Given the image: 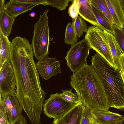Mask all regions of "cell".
Here are the masks:
<instances>
[{
  "label": "cell",
  "mask_w": 124,
  "mask_h": 124,
  "mask_svg": "<svg viewBox=\"0 0 124 124\" xmlns=\"http://www.w3.org/2000/svg\"><path fill=\"white\" fill-rule=\"evenodd\" d=\"M16 80L12 63L5 62L0 69V95L16 96Z\"/></svg>",
  "instance_id": "obj_8"
},
{
  "label": "cell",
  "mask_w": 124,
  "mask_h": 124,
  "mask_svg": "<svg viewBox=\"0 0 124 124\" xmlns=\"http://www.w3.org/2000/svg\"><path fill=\"white\" fill-rule=\"evenodd\" d=\"M91 48L85 38L71 46L65 59L68 66L74 73L87 64L86 59Z\"/></svg>",
  "instance_id": "obj_6"
},
{
  "label": "cell",
  "mask_w": 124,
  "mask_h": 124,
  "mask_svg": "<svg viewBox=\"0 0 124 124\" xmlns=\"http://www.w3.org/2000/svg\"><path fill=\"white\" fill-rule=\"evenodd\" d=\"M72 90L63 91L62 93H59V95L66 101L73 104H77L80 101L77 93H73Z\"/></svg>",
  "instance_id": "obj_25"
},
{
  "label": "cell",
  "mask_w": 124,
  "mask_h": 124,
  "mask_svg": "<svg viewBox=\"0 0 124 124\" xmlns=\"http://www.w3.org/2000/svg\"><path fill=\"white\" fill-rule=\"evenodd\" d=\"M79 0H72V4L68 9V14L73 21H75L78 16L80 7Z\"/></svg>",
  "instance_id": "obj_26"
},
{
  "label": "cell",
  "mask_w": 124,
  "mask_h": 124,
  "mask_svg": "<svg viewBox=\"0 0 124 124\" xmlns=\"http://www.w3.org/2000/svg\"><path fill=\"white\" fill-rule=\"evenodd\" d=\"M123 11L124 13V0H119Z\"/></svg>",
  "instance_id": "obj_32"
},
{
  "label": "cell",
  "mask_w": 124,
  "mask_h": 124,
  "mask_svg": "<svg viewBox=\"0 0 124 124\" xmlns=\"http://www.w3.org/2000/svg\"><path fill=\"white\" fill-rule=\"evenodd\" d=\"M70 84L80 101L92 110L108 111L110 107L105 89L92 64L85 65L71 76Z\"/></svg>",
  "instance_id": "obj_2"
},
{
  "label": "cell",
  "mask_w": 124,
  "mask_h": 124,
  "mask_svg": "<svg viewBox=\"0 0 124 124\" xmlns=\"http://www.w3.org/2000/svg\"><path fill=\"white\" fill-rule=\"evenodd\" d=\"M124 85V70H121L119 71Z\"/></svg>",
  "instance_id": "obj_31"
},
{
  "label": "cell",
  "mask_w": 124,
  "mask_h": 124,
  "mask_svg": "<svg viewBox=\"0 0 124 124\" xmlns=\"http://www.w3.org/2000/svg\"><path fill=\"white\" fill-rule=\"evenodd\" d=\"M119 71L121 70H124V53H122L119 58Z\"/></svg>",
  "instance_id": "obj_30"
},
{
  "label": "cell",
  "mask_w": 124,
  "mask_h": 124,
  "mask_svg": "<svg viewBox=\"0 0 124 124\" xmlns=\"http://www.w3.org/2000/svg\"><path fill=\"white\" fill-rule=\"evenodd\" d=\"M22 2L30 3L38 5H41L44 6L49 5L48 0H18Z\"/></svg>",
  "instance_id": "obj_29"
},
{
  "label": "cell",
  "mask_w": 124,
  "mask_h": 124,
  "mask_svg": "<svg viewBox=\"0 0 124 124\" xmlns=\"http://www.w3.org/2000/svg\"><path fill=\"white\" fill-rule=\"evenodd\" d=\"M0 124H11L9 122L6 110L2 102L0 100Z\"/></svg>",
  "instance_id": "obj_28"
},
{
  "label": "cell",
  "mask_w": 124,
  "mask_h": 124,
  "mask_svg": "<svg viewBox=\"0 0 124 124\" xmlns=\"http://www.w3.org/2000/svg\"><path fill=\"white\" fill-rule=\"evenodd\" d=\"M114 25L124 29V13L119 0H106Z\"/></svg>",
  "instance_id": "obj_16"
},
{
  "label": "cell",
  "mask_w": 124,
  "mask_h": 124,
  "mask_svg": "<svg viewBox=\"0 0 124 124\" xmlns=\"http://www.w3.org/2000/svg\"><path fill=\"white\" fill-rule=\"evenodd\" d=\"M114 31L113 34L115 37L122 53H124V30L116 25L113 24Z\"/></svg>",
  "instance_id": "obj_24"
},
{
  "label": "cell",
  "mask_w": 124,
  "mask_h": 124,
  "mask_svg": "<svg viewBox=\"0 0 124 124\" xmlns=\"http://www.w3.org/2000/svg\"><path fill=\"white\" fill-rule=\"evenodd\" d=\"M0 100L3 103L11 124H15L22 115V108L16 96L0 95Z\"/></svg>",
  "instance_id": "obj_10"
},
{
  "label": "cell",
  "mask_w": 124,
  "mask_h": 124,
  "mask_svg": "<svg viewBox=\"0 0 124 124\" xmlns=\"http://www.w3.org/2000/svg\"><path fill=\"white\" fill-rule=\"evenodd\" d=\"M37 6L20 2L18 0H10L4 4V9L7 14L15 19L19 15L32 10Z\"/></svg>",
  "instance_id": "obj_12"
},
{
  "label": "cell",
  "mask_w": 124,
  "mask_h": 124,
  "mask_svg": "<svg viewBox=\"0 0 124 124\" xmlns=\"http://www.w3.org/2000/svg\"><path fill=\"white\" fill-rule=\"evenodd\" d=\"M80 124H98L92 109L84 105Z\"/></svg>",
  "instance_id": "obj_22"
},
{
  "label": "cell",
  "mask_w": 124,
  "mask_h": 124,
  "mask_svg": "<svg viewBox=\"0 0 124 124\" xmlns=\"http://www.w3.org/2000/svg\"><path fill=\"white\" fill-rule=\"evenodd\" d=\"M34 55L32 45L26 38L13 39L10 61L16 77V96L32 123L40 120L46 94L41 87Z\"/></svg>",
  "instance_id": "obj_1"
},
{
  "label": "cell",
  "mask_w": 124,
  "mask_h": 124,
  "mask_svg": "<svg viewBox=\"0 0 124 124\" xmlns=\"http://www.w3.org/2000/svg\"><path fill=\"white\" fill-rule=\"evenodd\" d=\"M76 104L69 102L61 97L59 93L51 94L43 105V112L48 117L59 119Z\"/></svg>",
  "instance_id": "obj_7"
},
{
  "label": "cell",
  "mask_w": 124,
  "mask_h": 124,
  "mask_svg": "<svg viewBox=\"0 0 124 124\" xmlns=\"http://www.w3.org/2000/svg\"><path fill=\"white\" fill-rule=\"evenodd\" d=\"M91 0H79L78 14L85 20L102 30V27L98 22L93 11Z\"/></svg>",
  "instance_id": "obj_14"
},
{
  "label": "cell",
  "mask_w": 124,
  "mask_h": 124,
  "mask_svg": "<svg viewBox=\"0 0 124 124\" xmlns=\"http://www.w3.org/2000/svg\"><path fill=\"white\" fill-rule=\"evenodd\" d=\"M108 44L115 70H119V58L122 54L115 37L105 30H102Z\"/></svg>",
  "instance_id": "obj_15"
},
{
  "label": "cell",
  "mask_w": 124,
  "mask_h": 124,
  "mask_svg": "<svg viewBox=\"0 0 124 124\" xmlns=\"http://www.w3.org/2000/svg\"><path fill=\"white\" fill-rule=\"evenodd\" d=\"M77 37L73 23H68L66 29L64 43L71 46L74 45L78 42Z\"/></svg>",
  "instance_id": "obj_20"
},
{
  "label": "cell",
  "mask_w": 124,
  "mask_h": 124,
  "mask_svg": "<svg viewBox=\"0 0 124 124\" xmlns=\"http://www.w3.org/2000/svg\"><path fill=\"white\" fill-rule=\"evenodd\" d=\"M5 2L4 0H0V31L8 38L11 33L15 19L4 11V6Z\"/></svg>",
  "instance_id": "obj_17"
},
{
  "label": "cell",
  "mask_w": 124,
  "mask_h": 124,
  "mask_svg": "<svg viewBox=\"0 0 124 124\" xmlns=\"http://www.w3.org/2000/svg\"><path fill=\"white\" fill-rule=\"evenodd\" d=\"M35 13L34 12H33L30 14L29 16H30L31 17H33L35 16Z\"/></svg>",
  "instance_id": "obj_33"
},
{
  "label": "cell",
  "mask_w": 124,
  "mask_h": 124,
  "mask_svg": "<svg viewBox=\"0 0 124 124\" xmlns=\"http://www.w3.org/2000/svg\"></svg>",
  "instance_id": "obj_35"
},
{
  "label": "cell",
  "mask_w": 124,
  "mask_h": 124,
  "mask_svg": "<svg viewBox=\"0 0 124 124\" xmlns=\"http://www.w3.org/2000/svg\"><path fill=\"white\" fill-rule=\"evenodd\" d=\"M98 124H117L124 119V115L108 111L92 110Z\"/></svg>",
  "instance_id": "obj_13"
},
{
  "label": "cell",
  "mask_w": 124,
  "mask_h": 124,
  "mask_svg": "<svg viewBox=\"0 0 124 124\" xmlns=\"http://www.w3.org/2000/svg\"><path fill=\"white\" fill-rule=\"evenodd\" d=\"M117 124H124V119Z\"/></svg>",
  "instance_id": "obj_34"
},
{
  "label": "cell",
  "mask_w": 124,
  "mask_h": 124,
  "mask_svg": "<svg viewBox=\"0 0 124 124\" xmlns=\"http://www.w3.org/2000/svg\"><path fill=\"white\" fill-rule=\"evenodd\" d=\"M72 23L78 37L82 36L84 32H87L88 28L87 25L81 17L78 16L76 20L73 21Z\"/></svg>",
  "instance_id": "obj_23"
},
{
  "label": "cell",
  "mask_w": 124,
  "mask_h": 124,
  "mask_svg": "<svg viewBox=\"0 0 124 124\" xmlns=\"http://www.w3.org/2000/svg\"><path fill=\"white\" fill-rule=\"evenodd\" d=\"M11 43L8 38L0 31V69L5 62L10 60Z\"/></svg>",
  "instance_id": "obj_18"
},
{
  "label": "cell",
  "mask_w": 124,
  "mask_h": 124,
  "mask_svg": "<svg viewBox=\"0 0 124 124\" xmlns=\"http://www.w3.org/2000/svg\"><path fill=\"white\" fill-rule=\"evenodd\" d=\"M83 105L80 101L60 118L54 120L53 124H80Z\"/></svg>",
  "instance_id": "obj_11"
},
{
  "label": "cell",
  "mask_w": 124,
  "mask_h": 124,
  "mask_svg": "<svg viewBox=\"0 0 124 124\" xmlns=\"http://www.w3.org/2000/svg\"><path fill=\"white\" fill-rule=\"evenodd\" d=\"M36 64L39 75L45 80L62 72L59 61H56V58H49L48 55L38 60Z\"/></svg>",
  "instance_id": "obj_9"
},
{
  "label": "cell",
  "mask_w": 124,
  "mask_h": 124,
  "mask_svg": "<svg viewBox=\"0 0 124 124\" xmlns=\"http://www.w3.org/2000/svg\"><path fill=\"white\" fill-rule=\"evenodd\" d=\"M91 61L104 87L110 107L124 111V85L119 70L97 52L92 56Z\"/></svg>",
  "instance_id": "obj_3"
},
{
  "label": "cell",
  "mask_w": 124,
  "mask_h": 124,
  "mask_svg": "<svg viewBox=\"0 0 124 124\" xmlns=\"http://www.w3.org/2000/svg\"><path fill=\"white\" fill-rule=\"evenodd\" d=\"M49 5L61 11L66 9L70 0H48Z\"/></svg>",
  "instance_id": "obj_27"
},
{
  "label": "cell",
  "mask_w": 124,
  "mask_h": 124,
  "mask_svg": "<svg viewBox=\"0 0 124 124\" xmlns=\"http://www.w3.org/2000/svg\"><path fill=\"white\" fill-rule=\"evenodd\" d=\"M49 11L45 10L34 26L31 45L34 56L38 60L49 54L50 36L47 14Z\"/></svg>",
  "instance_id": "obj_4"
},
{
  "label": "cell",
  "mask_w": 124,
  "mask_h": 124,
  "mask_svg": "<svg viewBox=\"0 0 124 124\" xmlns=\"http://www.w3.org/2000/svg\"><path fill=\"white\" fill-rule=\"evenodd\" d=\"M85 38L91 48L103 56L114 67L108 44L101 29L94 26L89 27Z\"/></svg>",
  "instance_id": "obj_5"
},
{
  "label": "cell",
  "mask_w": 124,
  "mask_h": 124,
  "mask_svg": "<svg viewBox=\"0 0 124 124\" xmlns=\"http://www.w3.org/2000/svg\"><path fill=\"white\" fill-rule=\"evenodd\" d=\"M92 7L97 20L102 27V30H105L113 34L114 31L113 24L98 8L92 5Z\"/></svg>",
  "instance_id": "obj_19"
},
{
  "label": "cell",
  "mask_w": 124,
  "mask_h": 124,
  "mask_svg": "<svg viewBox=\"0 0 124 124\" xmlns=\"http://www.w3.org/2000/svg\"><path fill=\"white\" fill-rule=\"evenodd\" d=\"M92 5L98 8L113 24L114 23L106 0H91Z\"/></svg>",
  "instance_id": "obj_21"
}]
</instances>
